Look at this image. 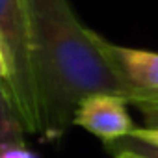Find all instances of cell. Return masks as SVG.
<instances>
[{
    "label": "cell",
    "mask_w": 158,
    "mask_h": 158,
    "mask_svg": "<svg viewBox=\"0 0 158 158\" xmlns=\"http://www.w3.org/2000/svg\"><path fill=\"white\" fill-rule=\"evenodd\" d=\"M32 69L41 136L58 139L89 95H115L138 104L156 93L136 89L108 50V41L78 21L69 0H26Z\"/></svg>",
    "instance_id": "6da1fadb"
},
{
    "label": "cell",
    "mask_w": 158,
    "mask_h": 158,
    "mask_svg": "<svg viewBox=\"0 0 158 158\" xmlns=\"http://www.w3.org/2000/svg\"><path fill=\"white\" fill-rule=\"evenodd\" d=\"M0 50L6 63V93L23 128L30 134H41L26 0H0Z\"/></svg>",
    "instance_id": "7a4b0ae2"
},
{
    "label": "cell",
    "mask_w": 158,
    "mask_h": 158,
    "mask_svg": "<svg viewBox=\"0 0 158 158\" xmlns=\"http://www.w3.org/2000/svg\"><path fill=\"white\" fill-rule=\"evenodd\" d=\"M73 125L99 136L104 143L128 136L134 123L127 112V101L115 95H89L76 106Z\"/></svg>",
    "instance_id": "3957f363"
},
{
    "label": "cell",
    "mask_w": 158,
    "mask_h": 158,
    "mask_svg": "<svg viewBox=\"0 0 158 158\" xmlns=\"http://www.w3.org/2000/svg\"><path fill=\"white\" fill-rule=\"evenodd\" d=\"M108 50L125 78L139 91L158 93V52L119 47L108 41Z\"/></svg>",
    "instance_id": "277c9868"
},
{
    "label": "cell",
    "mask_w": 158,
    "mask_h": 158,
    "mask_svg": "<svg viewBox=\"0 0 158 158\" xmlns=\"http://www.w3.org/2000/svg\"><path fill=\"white\" fill-rule=\"evenodd\" d=\"M24 147V128L23 123L6 93L0 86V154L10 149Z\"/></svg>",
    "instance_id": "5b68a950"
},
{
    "label": "cell",
    "mask_w": 158,
    "mask_h": 158,
    "mask_svg": "<svg viewBox=\"0 0 158 158\" xmlns=\"http://www.w3.org/2000/svg\"><path fill=\"white\" fill-rule=\"evenodd\" d=\"M106 151L108 152H115V151H130V152H136V154H141L145 158H158V147L154 145H149L134 136H123L119 139H114V141H106L104 143Z\"/></svg>",
    "instance_id": "8992f818"
},
{
    "label": "cell",
    "mask_w": 158,
    "mask_h": 158,
    "mask_svg": "<svg viewBox=\"0 0 158 158\" xmlns=\"http://www.w3.org/2000/svg\"><path fill=\"white\" fill-rule=\"evenodd\" d=\"M136 108L141 112L147 128H158V93L152 95V97L147 99V101L138 102Z\"/></svg>",
    "instance_id": "52a82bcc"
},
{
    "label": "cell",
    "mask_w": 158,
    "mask_h": 158,
    "mask_svg": "<svg viewBox=\"0 0 158 158\" xmlns=\"http://www.w3.org/2000/svg\"><path fill=\"white\" fill-rule=\"evenodd\" d=\"M128 136H134V138H138V139H141V141H145V143H149V145L158 147V128H147V127L136 128V127H134Z\"/></svg>",
    "instance_id": "ba28073f"
},
{
    "label": "cell",
    "mask_w": 158,
    "mask_h": 158,
    "mask_svg": "<svg viewBox=\"0 0 158 158\" xmlns=\"http://www.w3.org/2000/svg\"><path fill=\"white\" fill-rule=\"evenodd\" d=\"M0 158H35V156L32 152H28L24 147H21V149H10V151L2 152Z\"/></svg>",
    "instance_id": "9c48e42d"
},
{
    "label": "cell",
    "mask_w": 158,
    "mask_h": 158,
    "mask_svg": "<svg viewBox=\"0 0 158 158\" xmlns=\"http://www.w3.org/2000/svg\"><path fill=\"white\" fill-rule=\"evenodd\" d=\"M0 86L6 89V63L2 58V50H0Z\"/></svg>",
    "instance_id": "30bf717a"
},
{
    "label": "cell",
    "mask_w": 158,
    "mask_h": 158,
    "mask_svg": "<svg viewBox=\"0 0 158 158\" xmlns=\"http://www.w3.org/2000/svg\"><path fill=\"white\" fill-rule=\"evenodd\" d=\"M115 158H145V156H141V154H136V152H130V151H115V152H112Z\"/></svg>",
    "instance_id": "8fae6325"
}]
</instances>
